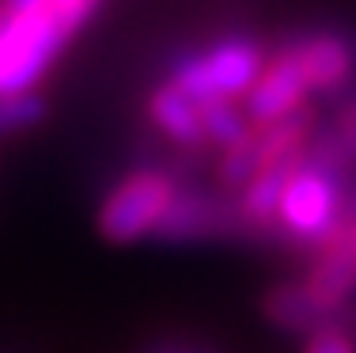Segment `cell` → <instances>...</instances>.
Here are the masks:
<instances>
[{"mask_svg":"<svg viewBox=\"0 0 356 353\" xmlns=\"http://www.w3.org/2000/svg\"><path fill=\"white\" fill-rule=\"evenodd\" d=\"M261 65H266V46L254 35L232 31V35H220L205 46L175 54L163 77L182 91H190L197 103H216V99L247 95Z\"/></svg>","mask_w":356,"mask_h":353,"instance_id":"cell-1","label":"cell"},{"mask_svg":"<svg viewBox=\"0 0 356 353\" xmlns=\"http://www.w3.org/2000/svg\"><path fill=\"white\" fill-rule=\"evenodd\" d=\"M182 171L163 164H137L103 194L95 209V228L106 243L152 240L167 217L175 194L182 190Z\"/></svg>","mask_w":356,"mask_h":353,"instance_id":"cell-2","label":"cell"},{"mask_svg":"<svg viewBox=\"0 0 356 353\" xmlns=\"http://www.w3.org/2000/svg\"><path fill=\"white\" fill-rule=\"evenodd\" d=\"M349 187H353L349 179L311 164L307 152H303V164L296 167L292 182L281 194V205H277L273 247L311 251L337 224V217L345 209V198H349Z\"/></svg>","mask_w":356,"mask_h":353,"instance_id":"cell-3","label":"cell"},{"mask_svg":"<svg viewBox=\"0 0 356 353\" xmlns=\"http://www.w3.org/2000/svg\"><path fill=\"white\" fill-rule=\"evenodd\" d=\"M156 243H175V247H190V243H220V240H247L235 209V194L224 187H197V182H182L175 194L167 217L159 221Z\"/></svg>","mask_w":356,"mask_h":353,"instance_id":"cell-4","label":"cell"},{"mask_svg":"<svg viewBox=\"0 0 356 353\" xmlns=\"http://www.w3.org/2000/svg\"><path fill=\"white\" fill-rule=\"evenodd\" d=\"M277 46L288 49L311 95L337 99L356 84V35L349 27H303Z\"/></svg>","mask_w":356,"mask_h":353,"instance_id":"cell-5","label":"cell"},{"mask_svg":"<svg viewBox=\"0 0 356 353\" xmlns=\"http://www.w3.org/2000/svg\"><path fill=\"white\" fill-rule=\"evenodd\" d=\"M300 281L334 312L356 297V182L349 187L337 224L311 247L307 274Z\"/></svg>","mask_w":356,"mask_h":353,"instance_id":"cell-6","label":"cell"},{"mask_svg":"<svg viewBox=\"0 0 356 353\" xmlns=\"http://www.w3.org/2000/svg\"><path fill=\"white\" fill-rule=\"evenodd\" d=\"M303 107H311V88L303 72L296 69V61L288 57V49L277 46L273 54H266L261 72L243 95V111L250 114V122H277V118H288Z\"/></svg>","mask_w":356,"mask_h":353,"instance_id":"cell-7","label":"cell"},{"mask_svg":"<svg viewBox=\"0 0 356 353\" xmlns=\"http://www.w3.org/2000/svg\"><path fill=\"white\" fill-rule=\"evenodd\" d=\"M303 152H307L311 164L356 182V84L334 99L330 114L315 125Z\"/></svg>","mask_w":356,"mask_h":353,"instance_id":"cell-8","label":"cell"},{"mask_svg":"<svg viewBox=\"0 0 356 353\" xmlns=\"http://www.w3.org/2000/svg\"><path fill=\"white\" fill-rule=\"evenodd\" d=\"M144 118H148L152 130L163 133L171 145L186 148V152L205 148V107H201L190 91H182L178 84H171L167 77L148 91V99H144Z\"/></svg>","mask_w":356,"mask_h":353,"instance_id":"cell-9","label":"cell"},{"mask_svg":"<svg viewBox=\"0 0 356 353\" xmlns=\"http://www.w3.org/2000/svg\"><path fill=\"white\" fill-rule=\"evenodd\" d=\"M261 315H266L277 331L303 334V338H307V334H315V331H322V327L334 323L337 312L322 304L303 281H284V285H277V289L266 292V300H261Z\"/></svg>","mask_w":356,"mask_h":353,"instance_id":"cell-10","label":"cell"},{"mask_svg":"<svg viewBox=\"0 0 356 353\" xmlns=\"http://www.w3.org/2000/svg\"><path fill=\"white\" fill-rule=\"evenodd\" d=\"M140 353H220L213 342L197 338V334H159V338H148L140 346Z\"/></svg>","mask_w":356,"mask_h":353,"instance_id":"cell-11","label":"cell"},{"mask_svg":"<svg viewBox=\"0 0 356 353\" xmlns=\"http://www.w3.org/2000/svg\"><path fill=\"white\" fill-rule=\"evenodd\" d=\"M303 353H356V334H349L337 323H330L322 331L307 334V350Z\"/></svg>","mask_w":356,"mask_h":353,"instance_id":"cell-12","label":"cell"}]
</instances>
